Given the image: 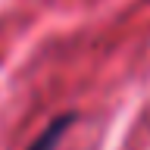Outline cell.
Masks as SVG:
<instances>
[{
	"instance_id": "6da1fadb",
	"label": "cell",
	"mask_w": 150,
	"mask_h": 150,
	"mask_svg": "<svg viewBox=\"0 0 150 150\" xmlns=\"http://www.w3.org/2000/svg\"><path fill=\"white\" fill-rule=\"evenodd\" d=\"M75 122V112H66V116H56L50 125H47L41 134H38V141L31 144L28 150H56V144L63 141V134L69 131V125Z\"/></svg>"
}]
</instances>
